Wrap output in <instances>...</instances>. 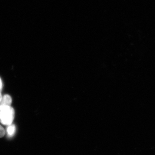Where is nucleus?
Listing matches in <instances>:
<instances>
[{
  "label": "nucleus",
  "mask_w": 155,
  "mask_h": 155,
  "mask_svg": "<svg viewBox=\"0 0 155 155\" xmlns=\"http://www.w3.org/2000/svg\"><path fill=\"white\" fill-rule=\"evenodd\" d=\"M15 111L11 106H0V123L4 125H11L13 123Z\"/></svg>",
  "instance_id": "f257e3e1"
},
{
  "label": "nucleus",
  "mask_w": 155,
  "mask_h": 155,
  "mask_svg": "<svg viewBox=\"0 0 155 155\" xmlns=\"http://www.w3.org/2000/svg\"><path fill=\"white\" fill-rule=\"evenodd\" d=\"M12 102L11 97L8 94H5L2 97L0 106H11Z\"/></svg>",
  "instance_id": "f03ea898"
},
{
  "label": "nucleus",
  "mask_w": 155,
  "mask_h": 155,
  "mask_svg": "<svg viewBox=\"0 0 155 155\" xmlns=\"http://www.w3.org/2000/svg\"><path fill=\"white\" fill-rule=\"evenodd\" d=\"M16 130V126L14 124H12L11 125L7 126L6 128V132L8 137H12L15 134Z\"/></svg>",
  "instance_id": "7ed1b4c3"
},
{
  "label": "nucleus",
  "mask_w": 155,
  "mask_h": 155,
  "mask_svg": "<svg viewBox=\"0 0 155 155\" xmlns=\"http://www.w3.org/2000/svg\"><path fill=\"white\" fill-rule=\"evenodd\" d=\"M6 134V131L4 127L0 125V138L3 137Z\"/></svg>",
  "instance_id": "20e7f679"
},
{
  "label": "nucleus",
  "mask_w": 155,
  "mask_h": 155,
  "mask_svg": "<svg viewBox=\"0 0 155 155\" xmlns=\"http://www.w3.org/2000/svg\"><path fill=\"white\" fill-rule=\"evenodd\" d=\"M3 88V83L1 78H0V92L1 93Z\"/></svg>",
  "instance_id": "39448f33"
},
{
  "label": "nucleus",
  "mask_w": 155,
  "mask_h": 155,
  "mask_svg": "<svg viewBox=\"0 0 155 155\" xmlns=\"http://www.w3.org/2000/svg\"><path fill=\"white\" fill-rule=\"evenodd\" d=\"M2 94L0 92V102H1V101H2Z\"/></svg>",
  "instance_id": "423d86ee"
}]
</instances>
